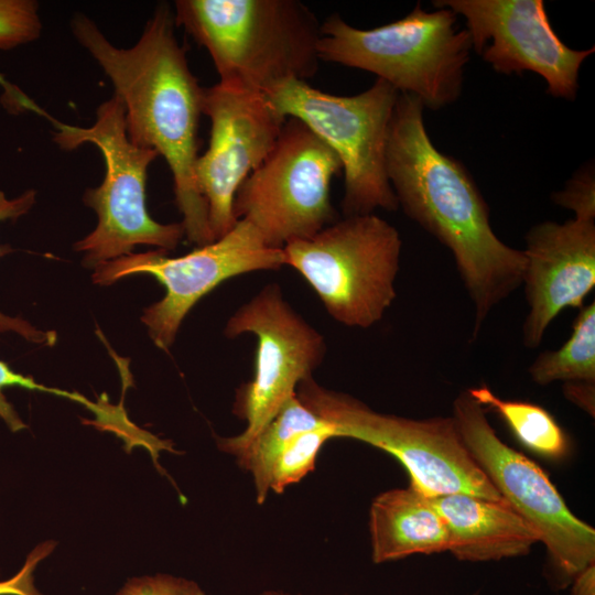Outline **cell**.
Segmentation results:
<instances>
[{"label":"cell","instance_id":"obj_1","mask_svg":"<svg viewBox=\"0 0 595 595\" xmlns=\"http://www.w3.org/2000/svg\"><path fill=\"white\" fill-rule=\"evenodd\" d=\"M386 172L403 213L452 252L473 303L475 340L490 312L522 284L523 251L496 236L469 172L435 148L423 105L409 94L400 93L393 109Z\"/></svg>","mask_w":595,"mask_h":595},{"label":"cell","instance_id":"obj_2","mask_svg":"<svg viewBox=\"0 0 595 595\" xmlns=\"http://www.w3.org/2000/svg\"><path fill=\"white\" fill-rule=\"evenodd\" d=\"M175 26L170 4L160 3L138 42L122 48L85 14L75 13L71 21L76 41L109 77L123 102L130 141L166 161L185 237L201 247L215 241L195 176L204 88L190 69Z\"/></svg>","mask_w":595,"mask_h":595},{"label":"cell","instance_id":"obj_3","mask_svg":"<svg viewBox=\"0 0 595 595\" xmlns=\"http://www.w3.org/2000/svg\"><path fill=\"white\" fill-rule=\"evenodd\" d=\"M173 12L208 52L219 82L264 93L317 73L321 23L299 0H177Z\"/></svg>","mask_w":595,"mask_h":595},{"label":"cell","instance_id":"obj_4","mask_svg":"<svg viewBox=\"0 0 595 595\" xmlns=\"http://www.w3.org/2000/svg\"><path fill=\"white\" fill-rule=\"evenodd\" d=\"M448 8L425 11L420 3L402 19L368 30L337 13L320 25V61L377 75L399 93L439 110L458 99L472 41Z\"/></svg>","mask_w":595,"mask_h":595},{"label":"cell","instance_id":"obj_5","mask_svg":"<svg viewBox=\"0 0 595 595\" xmlns=\"http://www.w3.org/2000/svg\"><path fill=\"white\" fill-rule=\"evenodd\" d=\"M125 117L123 102L113 94L99 105L96 121L88 128L52 120L56 127L54 141L58 147L73 150L93 143L105 160L104 181L99 186L86 190L83 196L85 205L97 214V226L74 245L77 252L84 253L83 263L93 269L132 253L140 245L167 252L185 236L182 223L161 224L150 216L147 176L150 164L159 154L130 141Z\"/></svg>","mask_w":595,"mask_h":595},{"label":"cell","instance_id":"obj_6","mask_svg":"<svg viewBox=\"0 0 595 595\" xmlns=\"http://www.w3.org/2000/svg\"><path fill=\"white\" fill-rule=\"evenodd\" d=\"M282 117L307 126L338 156L344 172V216L399 208L386 172L389 126L399 91L377 78L354 96H337L286 79L263 93Z\"/></svg>","mask_w":595,"mask_h":595},{"label":"cell","instance_id":"obj_7","mask_svg":"<svg viewBox=\"0 0 595 595\" xmlns=\"http://www.w3.org/2000/svg\"><path fill=\"white\" fill-rule=\"evenodd\" d=\"M295 394L334 426L336 437L358 440L396 457L407 469L410 486L425 496L463 493L502 500L467 451L452 416L418 420L380 413L312 377L298 385Z\"/></svg>","mask_w":595,"mask_h":595},{"label":"cell","instance_id":"obj_8","mask_svg":"<svg viewBox=\"0 0 595 595\" xmlns=\"http://www.w3.org/2000/svg\"><path fill=\"white\" fill-rule=\"evenodd\" d=\"M401 247L396 227L367 214L344 216L282 250L284 264L304 278L335 321L368 328L397 296Z\"/></svg>","mask_w":595,"mask_h":595},{"label":"cell","instance_id":"obj_9","mask_svg":"<svg viewBox=\"0 0 595 595\" xmlns=\"http://www.w3.org/2000/svg\"><path fill=\"white\" fill-rule=\"evenodd\" d=\"M452 418L467 451L502 500L544 544L554 587L570 586L578 573L595 564L594 528L571 511L539 465L499 439L485 408L467 390L455 398Z\"/></svg>","mask_w":595,"mask_h":595},{"label":"cell","instance_id":"obj_10","mask_svg":"<svg viewBox=\"0 0 595 595\" xmlns=\"http://www.w3.org/2000/svg\"><path fill=\"white\" fill-rule=\"evenodd\" d=\"M340 171L335 152L288 117L268 156L239 186L235 217L251 224L271 248L309 238L337 220L329 192Z\"/></svg>","mask_w":595,"mask_h":595},{"label":"cell","instance_id":"obj_11","mask_svg":"<svg viewBox=\"0 0 595 595\" xmlns=\"http://www.w3.org/2000/svg\"><path fill=\"white\" fill-rule=\"evenodd\" d=\"M229 338L257 336L255 374L236 394L234 412L246 421L238 435L218 440L220 450L238 457L295 394L298 385L312 377L326 353L323 335L285 301L281 288L268 284L227 321Z\"/></svg>","mask_w":595,"mask_h":595},{"label":"cell","instance_id":"obj_12","mask_svg":"<svg viewBox=\"0 0 595 595\" xmlns=\"http://www.w3.org/2000/svg\"><path fill=\"white\" fill-rule=\"evenodd\" d=\"M283 266V250L269 247L251 224L238 219L226 235L185 256L170 258L160 249L130 253L98 264L91 279L96 284L109 285L132 274L154 277L165 288V294L144 309L141 322L153 343L167 350L187 313L221 282Z\"/></svg>","mask_w":595,"mask_h":595},{"label":"cell","instance_id":"obj_13","mask_svg":"<svg viewBox=\"0 0 595 595\" xmlns=\"http://www.w3.org/2000/svg\"><path fill=\"white\" fill-rule=\"evenodd\" d=\"M203 115L209 118L210 134L195 176L217 240L237 223L235 195L274 147L285 118L263 93L224 82L204 88Z\"/></svg>","mask_w":595,"mask_h":595},{"label":"cell","instance_id":"obj_14","mask_svg":"<svg viewBox=\"0 0 595 595\" xmlns=\"http://www.w3.org/2000/svg\"><path fill=\"white\" fill-rule=\"evenodd\" d=\"M466 21L472 48L497 73L540 75L547 93L574 100L578 73L594 46L573 50L552 29L542 0H437Z\"/></svg>","mask_w":595,"mask_h":595},{"label":"cell","instance_id":"obj_15","mask_svg":"<svg viewBox=\"0 0 595 595\" xmlns=\"http://www.w3.org/2000/svg\"><path fill=\"white\" fill-rule=\"evenodd\" d=\"M522 277L528 313L522 342L542 343L551 322L565 309L584 306L595 286V220L543 221L526 235Z\"/></svg>","mask_w":595,"mask_h":595},{"label":"cell","instance_id":"obj_16","mask_svg":"<svg viewBox=\"0 0 595 595\" xmlns=\"http://www.w3.org/2000/svg\"><path fill=\"white\" fill-rule=\"evenodd\" d=\"M446 523L451 552L459 561L517 558L539 542L536 531L504 500L457 493L431 498Z\"/></svg>","mask_w":595,"mask_h":595},{"label":"cell","instance_id":"obj_17","mask_svg":"<svg viewBox=\"0 0 595 595\" xmlns=\"http://www.w3.org/2000/svg\"><path fill=\"white\" fill-rule=\"evenodd\" d=\"M371 559L380 564L450 549L445 521L431 497L412 486L379 494L369 509Z\"/></svg>","mask_w":595,"mask_h":595},{"label":"cell","instance_id":"obj_18","mask_svg":"<svg viewBox=\"0 0 595 595\" xmlns=\"http://www.w3.org/2000/svg\"><path fill=\"white\" fill-rule=\"evenodd\" d=\"M329 425L294 394L237 457L252 475L257 501L262 504L270 491L272 466L279 454L300 434Z\"/></svg>","mask_w":595,"mask_h":595},{"label":"cell","instance_id":"obj_19","mask_svg":"<svg viewBox=\"0 0 595 595\" xmlns=\"http://www.w3.org/2000/svg\"><path fill=\"white\" fill-rule=\"evenodd\" d=\"M467 391L484 408L495 411L515 437L530 451L554 459L566 454L567 436L544 408L530 402L501 399L485 385Z\"/></svg>","mask_w":595,"mask_h":595},{"label":"cell","instance_id":"obj_20","mask_svg":"<svg viewBox=\"0 0 595 595\" xmlns=\"http://www.w3.org/2000/svg\"><path fill=\"white\" fill-rule=\"evenodd\" d=\"M533 382H595V302L580 309L567 340L555 350L540 353L528 368Z\"/></svg>","mask_w":595,"mask_h":595},{"label":"cell","instance_id":"obj_21","mask_svg":"<svg viewBox=\"0 0 595 595\" xmlns=\"http://www.w3.org/2000/svg\"><path fill=\"white\" fill-rule=\"evenodd\" d=\"M336 437L332 424L304 432L292 440L277 457L270 476V490L281 494L300 482L315 467L317 454L325 442Z\"/></svg>","mask_w":595,"mask_h":595},{"label":"cell","instance_id":"obj_22","mask_svg":"<svg viewBox=\"0 0 595 595\" xmlns=\"http://www.w3.org/2000/svg\"><path fill=\"white\" fill-rule=\"evenodd\" d=\"M39 3L34 0H0V50H11L41 36Z\"/></svg>","mask_w":595,"mask_h":595},{"label":"cell","instance_id":"obj_23","mask_svg":"<svg viewBox=\"0 0 595 595\" xmlns=\"http://www.w3.org/2000/svg\"><path fill=\"white\" fill-rule=\"evenodd\" d=\"M18 387L31 391H42L57 397L66 398L88 408L95 415L100 412L99 402H93L80 393L71 392L57 388L46 387L36 382L32 377L14 371L7 363L0 360V419L11 432H20L28 428L20 418L14 407L6 398L3 390Z\"/></svg>","mask_w":595,"mask_h":595},{"label":"cell","instance_id":"obj_24","mask_svg":"<svg viewBox=\"0 0 595 595\" xmlns=\"http://www.w3.org/2000/svg\"><path fill=\"white\" fill-rule=\"evenodd\" d=\"M35 195L34 190H28L14 198H9L3 191H0V223L25 215L33 207ZM4 252V249L0 248V256ZM7 332H13L28 342L47 346H53L57 339L55 332L37 329L28 321L8 316L0 311V333Z\"/></svg>","mask_w":595,"mask_h":595},{"label":"cell","instance_id":"obj_25","mask_svg":"<svg viewBox=\"0 0 595 595\" xmlns=\"http://www.w3.org/2000/svg\"><path fill=\"white\" fill-rule=\"evenodd\" d=\"M552 201L574 212L575 218L595 220V180L591 166H585L566 183L565 187L552 194Z\"/></svg>","mask_w":595,"mask_h":595},{"label":"cell","instance_id":"obj_26","mask_svg":"<svg viewBox=\"0 0 595 595\" xmlns=\"http://www.w3.org/2000/svg\"><path fill=\"white\" fill-rule=\"evenodd\" d=\"M116 595H205L197 583L158 573L128 580Z\"/></svg>","mask_w":595,"mask_h":595},{"label":"cell","instance_id":"obj_27","mask_svg":"<svg viewBox=\"0 0 595 595\" xmlns=\"http://www.w3.org/2000/svg\"><path fill=\"white\" fill-rule=\"evenodd\" d=\"M52 540L37 544L26 556L22 567L12 577L0 582V595H43L34 584L37 564L55 549Z\"/></svg>","mask_w":595,"mask_h":595},{"label":"cell","instance_id":"obj_28","mask_svg":"<svg viewBox=\"0 0 595 595\" xmlns=\"http://www.w3.org/2000/svg\"><path fill=\"white\" fill-rule=\"evenodd\" d=\"M563 394L572 403L594 416L595 382H564Z\"/></svg>","mask_w":595,"mask_h":595},{"label":"cell","instance_id":"obj_29","mask_svg":"<svg viewBox=\"0 0 595 595\" xmlns=\"http://www.w3.org/2000/svg\"><path fill=\"white\" fill-rule=\"evenodd\" d=\"M569 595H595V564L585 567L570 584Z\"/></svg>","mask_w":595,"mask_h":595},{"label":"cell","instance_id":"obj_30","mask_svg":"<svg viewBox=\"0 0 595 595\" xmlns=\"http://www.w3.org/2000/svg\"><path fill=\"white\" fill-rule=\"evenodd\" d=\"M260 595H296V594H290V593H286V592H282V591H264L262 592Z\"/></svg>","mask_w":595,"mask_h":595},{"label":"cell","instance_id":"obj_31","mask_svg":"<svg viewBox=\"0 0 595 595\" xmlns=\"http://www.w3.org/2000/svg\"><path fill=\"white\" fill-rule=\"evenodd\" d=\"M473 595H477V594H473Z\"/></svg>","mask_w":595,"mask_h":595}]
</instances>
